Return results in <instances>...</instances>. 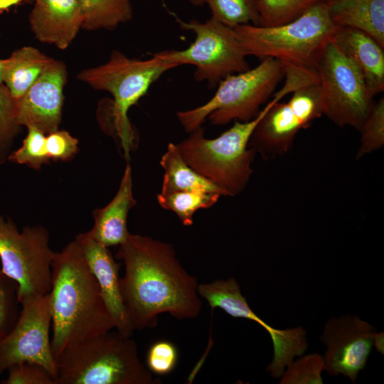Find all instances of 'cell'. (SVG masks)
<instances>
[{
  "instance_id": "obj_15",
  "label": "cell",
  "mask_w": 384,
  "mask_h": 384,
  "mask_svg": "<svg viewBox=\"0 0 384 384\" xmlns=\"http://www.w3.org/2000/svg\"><path fill=\"white\" fill-rule=\"evenodd\" d=\"M67 81L65 65L54 60L17 101L18 125L35 127L46 134L58 129Z\"/></svg>"
},
{
  "instance_id": "obj_17",
  "label": "cell",
  "mask_w": 384,
  "mask_h": 384,
  "mask_svg": "<svg viewBox=\"0 0 384 384\" xmlns=\"http://www.w3.org/2000/svg\"><path fill=\"white\" fill-rule=\"evenodd\" d=\"M29 23L41 42L66 49L82 28L83 16L78 0H33Z\"/></svg>"
},
{
  "instance_id": "obj_2",
  "label": "cell",
  "mask_w": 384,
  "mask_h": 384,
  "mask_svg": "<svg viewBox=\"0 0 384 384\" xmlns=\"http://www.w3.org/2000/svg\"><path fill=\"white\" fill-rule=\"evenodd\" d=\"M50 294L55 359L67 347L114 329L97 280L75 240L54 252Z\"/></svg>"
},
{
  "instance_id": "obj_34",
  "label": "cell",
  "mask_w": 384,
  "mask_h": 384,
  "mask_svg": "<svg viewBox=\"0 0 384 384\" xmlns=\"http://www.w3.org/2000/svg\"><path fill=\"white\" fill-rule=\"evenodd\" d=\"M78 146V140L65 130L58 129L46 137V148L50 159H70L77 153Z\"/></svg>"
},
{
  "instance_id": "obj_21",
  "label": "cell",
  "mask_w": 384,
  "mask_h": 384,
  "mask_svg": "<svg viewBox=\"0 0 384 384\" xmlns=\"http://www.w3.org/2000/svg\"><path fill=\"white\" fill-rule=\"evenodd\" d=\"M53 60V58L31 46L18 49L9 58L3 60V83H5L12 96L18 100Z\"/></svg>"
},
{
  "instance_id": "obj_6",
  "label": "cell",
  "mask_w": 384,
  "mask_h": 384,
  "mask_svg": "<svg viewBox=\"0 0 384 384\" xmlns=\"http://www.w3.org/2000/svg\"><path fill=\"white\" fill-rule=\"evenodd\" d=\"M284 78L280 62L267 58L254 68L229 75L219 82L215 95L205 104L176 113L188 133L201 127L208 119L211 124L224 125L232 121L248 122L272 95Z\"/></svg>"
},
{
  "instance_id": "obj_5",
  "label": "cell",
  "mask_w": 384,
  "mask_h": 384,
  "mask_svg": "<svg viewBox=\"0 0 384 384\" xmlns=\"http://www.w3.org/2000/svg\"><path fill=\"white\" fill-rule=\"evenodd\" d=\"M55 384H154L130 336L109 331L64 349L56 358Z\"/></svg>"
},
{
  "instance_id": "obj_8",
  "label": "cell",
  "mask_w": 384,
  "mask_h": 384,
  "mask_svg": "<svg viewBox=\"0 0 384 384\" xmlns=\"http://www.w3.org/2000/svg\"><path fill=\"white\" fill-rule=\"evenodd\" d=\"M172 14L181 29L195 34V40L184 50L160 52L168 62L177 67L194 65L195 80L206 81L209 89L217 87L226 77L250 68L247 61V53L233 28L213 17L205 22L196 19L184 21Z\"/></svg>"
},
{
  "instance_id": "obj_27",
  "label": "cell",
  "mask_w": 384,
  "mask_h": 384,
  "mask_svg": "<svg viewBox=\"0 0 384 384\" xmlns=\"http://www.w3.org/2000/svg\"><path fill=\"white\" fill-rule=\"evenodd\" d=\"M361 144L356 159L381 149L384 144V97L373 103L360 129Z\"/></svg>"
},
{
  "instance_id": "obj_23",
  "label": "cell",
  "mask_w": 384,
  "mask_h": 384,
  "mask_svg": "<svg viewBox=\"0 0 384 384\" xmlns=\"http://www.w3.org/2000/svg\"><path fill=\"white\" fill-rule=\"evenodd\" d=\"M82 16V28L113 30L132 18V0H78Z\"/></svg>"
},
{
  "instance_id": "obj_12",
  "label": "cell",
  "mask_w": 384,
  "mask_h": 384,
  "mask_svg": "<svg viewBox=\"0 0 384 384\" xmlns=\"http://www.w3.org/2000/svg\"><path fill=\"white\" fill-rule=\"evenodd\" d=\"M21 308L16 324L9 334L0 342V368L29 362L41 365L56 378V363L50 340L52 325L50 292L44 296L27 299Z\"/></svg>"
},
{
  "instance_id": "obj_14",
  "label": "cell",
  "mask_w": 384,
  "mask_h": 384,
  "mask_svg": "<svg viewBox=\"0 0 384 384\" xmlns=\"http://www.w3.org/2000/svg\"><path fill=\"white\" fill-rule=\"evenodd\" d=\"M383 334H378L357 316L331 318L326 324L321 340L327 346L324 358L325 370L341 374L354 383L363 370L373 345L381 351Z\"/></svg>"
},
{
  "instance_id": "obj_20",
  "label": "cell",
  "mask_w": 384,
  "mask_h": 384,
  "mask_svg": "<svg viewBox=\"0 0 384 384\" xmlns=\"http://www.w3.org/2000/svg\"><path fill=\"white\" fill-rule=\"evenodd\" d=\"M328 7L336 26L363 31L384 47V0H333Z\"/></svg>"
},
{
  "instance_id": "obj_4",
  "label": "cell",
  "mask_w": 384,
  "mask_h": 384,
  "mask_svg": "<svg viewBox=\"0 0 384 384\" xmlns=\"http://www.w3.org/2000/svg\"><path fill=\"white\" fill-rule=\"evenodd\" d=\"M285 93L279 90L273 98L248 122L235 121L227 131L214 139H207L200 127L177 144L181 154L193 169L219 188L225 196H235L247 185L252 174L255 151L248 148L254 129L267 111L280 101Z\"/></svg>"
},
{
  "instance_id": "obj_37",
  "label": "cell",
  "mask_w": 384,
  "mask_h": 384,
  "mask_svg": "<svg viewBox=\"0 0 384 384\" xmlns=\"http://www.w3.org/2000/svg\"><path fill=\"white\" fill-rule=\"evenodd\" d=\"M3 372H4V370L0 368V378H1V374H2Z\"/></svg>"
},
{
  "instance_id": "obj_28",
  "label": "cell",
  "mask_w": 384,
  "mask_h": 384,
  "mask_svg": "<svg viewBox=\"0 0 384 384\" xmlns=\"http://www.w3.org/2000/svg\"><path fill=\"white\" fill-rule=\"evenodd\" d=\"M282 374L281 384H322L321 372L325 370L324 358L318 353L309 354L292 361Z\"/></svg>"
},
{
  "instance_id": "obj_32",
  "label": "cell",
  "mask_w": 384,
  "mask_h": 384,
  "mask_svg": "<svg viewBox=\"0 0 384 384\" xmlns=\"http://www.w3.org/2000/svg\"><path fill=\"white\" fill-rule=\"evenodd\" d=\"M178 353L176 346L169 341L154 342L146 354V368L155 375H166L176 366Z\"/></svg>"
},
{
  "instance_id": "obj_36",
  "label": "cell",
  "mask_w": 384,
  "mask_h": 384,
  "mask_svg": "<svg viewBox=\"0 0 384 384\" xmlns=\"http://www.w3.org/2000/svg\"><path fill=\"white\" fill-rule=\"evenodd\" d=\"M2 63H3V60L0 59V84L3 83L2 76H1Z\"/></svg>"
},
{
  "instance_id": "obj_1",
  "label": "cell",
  "mask_w": 384,
  "mask_h": 384,
  "mask_svg": "<svg viewBox=\"0 0 384 384\" xmlns=\"http://www.w3.org/2000/svg\"><path fill=\"white\" fill-rule=\"evenodd\" d=\"M116 257L124 264L120 289L134 330L156 326L164 313L179 320L199 315L198 280L183 267L171 244L129 233Z\"/></svg>"
},
{
  "instance_id": "obj_24",
  "label": "cell",
  "mask_w": 384,
  "mask_h": 384,
  "mask_svg": "<svg viewBox=\"0 0 384 384\" xmlns=\"http://www.w3.org/2000/svg\"><path fill=\"white\" fill-rule=\"evenodd\" d=\"M220 196L203 191L161 192L157 195V201L163 208L173 211L183 225L191 226L194 213L213 206Z\"/></svg>"
},
{
  "instance_id": "obj_16",
  "label": "cell",
  "mask_w": 384,
  "mask_h": 384,
  "mask_svg": "<svg viewBox=\"0 0 384 384\" xmlns=\"http://www.w3.org/2000/svg\"><path fill=\"white\" fill-rule=\"evenodd\" d=\"M75 240L97 280L114 329L131 336L134 329L122 297L119 264L116 262L108 247L94 240L87 232L78 235Z\"/></svg>"
},
{
  "instance_id": "obj_18",
  "label": "cell",
  "mask_w": 384,
  "mask_h": 384,
  "mask_svg": "<svg viewBox=\"0 0 384 384\" xmlns=\"http://www.w3.org/2000/svg\"><path fill=\"white\" fill-rule=\"evenodd\" d=\"M331 41L360 69L373 98L384 90V47L366 33L338 27Z\"/></svg>"
},
{
  "instance_id": "obj_3",
  "label": "cell",
  "mask_w": 384,
  "mask_h": 384,
  "mask_svg": "<svg viewBox=\"0 0 384 384\" xmlns=\"http://www.w3.org/2000/svg\"><path fill=\"white\" fill-rule=\"evenodd\" d=\"M328 6L329 2L317 3L281 26L243 24L233 29L248 55L279 60L285 79L306 85L319 82L317 63L338 27Z\"/></svg>"
},
{
  "instance_id": "obj_35",
  "label": "cell",
  "mask_w": 384,
  "mask_h": 384,
  "mask_svg": "<svg viewBox=\"0 0 384 384\" xmlns=\"http://www.w3.org/2000/svg\"><path fill=\"white\" fill-rule=\"evenodd\" d=\"M194 6H203L206 4V0H188Z\"/></svg>"
},
{
  "instance_id": "obj_31",
  "label": "cell",
  "mask_w": 384,
  "mask_h": 384,
  "mask_svg": "<svg viewBox=\"0 0 384 384\" xmlns=\"http://www.w3.org/2000/svg\"><path fill=\"white\" fill-rule=\"evenodd\" d=\"M17 101L9 88L0 84V160L4 149L18 131L16 118Z\"/></svg>"
},
{
  "instance_id": "obj_19",
  "label": "cell",
  "mask_w": 384,
  "mask_h": 384,
  "mask_svg": "<svg viewBox=\"0 0 384 384\" xmlns=\"http://www.w3.org/2000/svg\"><path fill=\"white\" fill-rule=\"evenodd\" d=\"M136 203L132 193V169L127 164L116 195L105 207L93 212L94 225L87 233L107 247L119 245L129 234L127 219L129 210Z\"/></svg>"
},
{
  "instance_id": "obj_10",
  "label": "cell",
  "mask_w": 384,
  "mask_h": 384,
  "mask_svg": "<svg viewBox=\"0 0 384 384\" xmlns=\"http://www.w3.org/2000/svg\"><path fill=\"white\" fill-rule=\"evenodd\" d=\"M323 115L340 127L359 130L372 105L356 64L331 40L316 65Z\"/></svg>"
},
{
  "instance_id": "obj_30",
  "label": "cell",
  "mask_w": 384,
  "mask_h": 384,
  "mask_svg": "<svg viewBox=\"0 0 384 384\" xmlns=\"http://www.w3.org/2000/svg\"><path fill=\"white\" fill-rule=\"evenodd\" d=\"M18 284L0 269V342L14 329L20 309Z\"/></svg>"
},
{
  "instance_id": "obj_22",
  "label": "cell",
  "mask_w": 384,
  "mask_h": 384,
  "mask_svg": "<svg viewBox=\"0 0 384 384\" xmlns=\"http://www.w3.org/2000/svg\"><path fill=\"white\" fill-rule=\"evenodd\" d=\"M160 164L164 171L161 192L203 191L225 196L220 188L187 164L177 144H168Z\"/></svg>"
},
{
  "instance_id": "obj_11",
  "label": "cell",
  "mask_w": 384,
  "mask_h": 384,
  "mask_svg": "<svg viewBox=\"0 0 384 384\" xmlns=\"http://www.w3.org/2000/svg\"><path fill=\"white\" fill-rule=\"evenodd\" d=\"M291 94L287 102L272 105L252 132L249 145L265 158L289 151L298 132L323 115L319 82Z\"/></svg>"
},
{
  "instance_id": "obj_9",
  "label": "cell",
  "mask_w": 384,
  "mask_h": 384,
  "mask_svg": "<svg viewBox=\"0 0 384 384\" xmlns=\"http://www.w3.org/2000/svg\"><path fill=\"white\" fill-rule=\"evenodd\" d=\"M54 252L45 228L26 226L19 232L11 220L0 215L1 270L18 284L19 303L50 292Z\"/></svg>"
},
{
  "instance_id": "obj_26",
  "label": "cell",
  "mask_w": 384,
  "mask_h": 384,
  "mask_svg": "<svg viewBox=\"0 0 384 384\" xmlns=\"http://www.w3.org/2000/svg\"><path fill=\"white\" fill-rule=\"evenodd\" d=\"M333 0H260V25L272 27L287 23L319 2Z\"/></svg>"
},
{
  "instance_id": "obj_29",
  "label": "cell",
  "mask_w": 384,
  "mask_h": 384,
  "mask_svg": "<svg viewBox=\"0 0 384 384\" xmlns=\"http://www.w3.org/2000/svg\"><path fill=\"white\" fill-rule=\"evenodd\" d=\"M27 128L28 134L22 146L10 154L9 160L39 169L43 164L50 161L46 148V134L35 127Z\"/></svg>"
},
{
  "instance_id": "obj_13",
  "label": "cell",
  "mask_w": 384,
  "mask_h": 384,
  "mask_svg": "<svg viewBox=\"0 0 384 384\" xmlns=\"http://www.w3.org/2000/svg\"><path fill=\"white\" fill-rule=\"evenodd\" d=\"M198 293L211 309L220 308L235 318H244L257 322L270 334L273 344V358L267 368L274 378L281 377L285 368L294 357L302 355L307 348L305 330L297 326L284 330L277 329L265 322L250 307L234 278L200 284Z\"/></svg>"
},
{
  "instance_id": "obj_25",
  "label": "cell",
  "mask_w": 384,
  "mask_h": 384,
  "mask_svg": "<svg viewBox=\"0 0 384 384\" xmlns=\"http://www.w3.org/2000/svg\"><path fill=\"white\" fill-rule=\"evenodd\" d=\"M260 0H206L211 17L235 27L243 24L260 25Z\"/></svg>"
},
{
  "instance_id": "obj_7",
  "label": "cell",
  "mask_w": 384,
  "mask_h": 384,
  "mask_svg": "<svg viewBox=\"0 0 384 384\" xmlns=\"http://www.w3.org/2000/svg\"><path fill=\"white\" fill-rule=\"evenodd\" d=\"M177 67L168 62L160 52L146 60L129 58L114 50L109 60L101 65L82 70L78 78L95 90L110 92L114 98L112 117L124 155L129 158L135 146V133L128 111L147 92L164 73Z\"/></svg>"
},
{
  "instance_id": "obj_33",
  "label": "cell",
  "mask_w": 384,
  "mask_h": 384,
  "mask_svg": "<svg viewBox=\"0 0 384 384\" xmlns=\"http://www.w3.org/2000/svg\"><path fill=\"white\" fill-rule=\"evenodd\" d=\"M6 370L8 376L1 382L2 384H55V380L50 372L37 363H16Z\"/></svg>"
}]
</instances>
